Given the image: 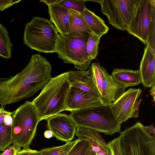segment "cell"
<instances>
[{
	"label": "cell",
	"instance_id": "cell-1",
	"mask_svg": "<svg viewBox=\"0 0 155 155\" xmlns=\"http://www.w3.org/2000/svg\"><path fill=\"white\" fill-rule=\"evenodd\" d=\"M50 63L39 54H34L26 67L13 76L0 78V105L27 98L42 89L50 81Z\"/></svg>",
	"mask_w": 155,
	"mask_h": 155
},
{
	"label": "cell",
	"instance_id": "cell-2",
	"mask_svg": "<svg viewBox=\"0 0 155 155\" xmlns=\"http://www.w3.org/2000/svg\"><path fill=\"white\" fill-rule=\"evenodd\" d=\"M68 75V71L52 78L31 102L40 121L66 110V99L71 86Z\"/></svg>",
	"mask_w": 155,
	"mask_h": 155
},
{
	"label": "cell",
	"instance_id": "cell-3",
	"mask_svg": "<svg viewBox=\"0 0 155 155\" xmlns=\"http://www.w3.org/2000/svg\"><path fill=\"white\" fill-rule=\"evenodd\" d=\"M90 34L83 31L59 35L56 46L58 57L64 63L73 64L74 68L86 71L92 60L89 59L86 44Z\"/></svg>",
	"mask_w": 155,
	"mask_h": 155
},
{
	"label": "cell",
	"instance_id": "cell-4",
	"mask_svg": "<svg viewBox=\"0 0 155 155\" xmlns=\"http://www.w3.org/2000/svg\"><path fill=\"white\" fill-rule=\"evenodd\" d=\"M71 112L69 115L77 126L89 128L106 135L121 132V124L108 104Z\"/></svg>",
	"mask_w": 155,
	"mask_h": 155
},
{
	"label": "cell",
	"instance_id": "cell-5",
	"mask_svg": "<svg viewBox=\"0 0 155 155\" xmlns=\"http://www.w3.org/2000/svg\"><path fill=\"white\" fill-rule=\"evenodd\" d=\"M50 21L35 17L25 26L24 44L37 51L45 53H56L59 35Z\"/></svg>",
	"mask_w": 155,
	"mask_h": 155
},
{
	"label": "cell",
	"instance_id": "cell-6",
	"mask_svg": "<svg viewBox=\"0 0 155 155\" xmlns=\"http://www.w3.org/2000/svg\"><path fill=\"white\" fill-rule=\"evenodd\" d=\"M12 143L23 148H29L40 121L31 102L27 101L12 112Z\"/></svg>",
	"mask_w": 155,
	"mask_h": 155
},
{
	"label": "cell",
	"instance_id": "cell-7",
	"mask_svg": "<svg viewBox=\"0 0 155 155\" xmlns=\"http://www.w3.org/2000/svg\"><path fill=\"white\" fill-rule=\"evenodd\" d=\"M118 137L122 155H155V138L139 122L121 132Z\"/></svg>",
	"mask_w": 155,
	"mask_h": 155
},
{
	"label": "cell",
	"instance_id": "cell-8",
	"mask_svg": "<svg viewBox=\"0 0 155 155\" xmlns=\"http://www.w3.org/2000/svg\"><path fill=\"white\" fill-rule=\"evenodd\" d=\"M127 31L145 45L155 42V0H140Z\"/></svg>",
	"mask_w": 155,
	"mask_h": 155
},
{
	"label": "cell",
	"instance_id": "cell-9",
	"mask_svg": "<svg viewBox=\"0 0 155 155\" xmlns=\"http://www.w3.org/2000/svg\"><path fill=\"white\" fill-rule=\"evenodd\" d=\"M140 0H101V11L109 23L121 31L126 30L132 19Z\"/></svg>",
	"mask_w": 155,
	"mask_h": 155
},
{
	"label": "cell",
	"instance_id": "cell-10",
	"mask_svg": "<svg viewBox=\"0 0 155 155\" xmlns=\"http://www.w3.org/2000/svg\"><path fill=\"white\" fill-rule=\"evenodd\" d=\"M89 69L93 74L104 105L115 101L125 92L127 87L115 81L98 63H92Z\"/></svg>",
	"mask_w": 155,
	"mask_h": 155
},
{
	"label": "cell",
	"instance_id": "cell-11",
	"mask_svg": "<svg viewBox=\"0 0 155 155\" xmlns=\"http://www.w3.org/2000/svg\"><path fill=\"white\" fill-rule=\"evenodd\" d=\"M141 93L140 88H130L115 101L108 104L120 124L129 118L138 117L141 101L138 99Z\"/></svg>",
	"mask_w": 155,
	"mask_h": 155
},
{
	"label": "cell",
	"instance_id": "cell-12",
	"mask_svg": "<svg viewBox=\"0 0 155 155\" xmlns=\"http://www.w3.org/2000/svg\"><path fill=\"white\" fill-rule=\"evenodd\" d=\"M46 120L48 130L57 139L66 142L73 139L77 126L69 115L59 113Z\"/></svg>",
	"mask_w": 155,
	"mask_h": 155
},
{
	"label": "cell",
	"instance_id": "cell-13",
	"mask_svg": "<svg viewBox=\"0 0 155 155\" xmlns=\"http://www.w3.org/2000/svg\"><path fill=\"white\" fill-rule=\"evenodd\" d=\"M100 99L78 88L71 86L65 102L66 110L70 111L102 106Z\"/></svg>",
	"mask_w": 155,
	"mask_h": 155
},
{
	"label": "cell",
	"instance_id": "cell-14",
	"mask_svg": "<svg viewBox=\"0 0 155 155\" xmlns=\"http://www.w3.org/2000/svg\"><path fill=\"white\" fill-rule=\"evenodd\" d=\"M75 135L87 141L92 150L97 155H112L110 150L98 131L83 127L77 126Z\"/></svg>",
	"mask_w": 155,
	"mask_h": 155
},
{
	"label": "cell",
	"instance_id": "cell-15",
	"mask_svg": "<svg viewBox=\"0 0 155 155\" xmlns=\"http://www.w3.org/2000/svg\"><path fill=\"white\" fill-rule=\"evenodd\" d=\"M68 72L69 80L71 86L78 88L101 98V94L89 69L87 71H70Z\"/></svg>",
	"mask_w": 155,
	"mask_h": 155
},
{
	"label": "cell",
	"instance_id": "cell-16",
	"mask_svg": "<svg viewBox=\"0 0 155 155\" xmlns=\"http://www.w3.org/2000/svg\"><path fill=\"white\" fill-rule=\"evenodd\" d=\"M139 69L144 87H150L155 84V51L148 44L144 48Z\"/></svg>",
	"mask_w": 155,
	"mask_h": 155
},
{
	"label": "cell",
	"instance_id": "cell-17",
	"mask_svg": "<svg viewBox=\"0 0 155 155\" xmlns=\"http://www.w3.org/2000/svg\"><path fill=\"white\" fill-rule=\"evenodd\" d=\"M50 21L54 24L58 32L60 35L68 33L69 27V9L58 3L48 5Z\"/></svg>",
	"mask_w": 155,
	"mask_h": 155
},
{
	"label": "cell",
	"instance_id": "cell-18",
	"mask_svg": "<svg viewBox=\"0 0 155 155\" xmlns=\"http://www.w3.org/2000/svg\"><path fill=\"white\" fill-rule=\"evenodd\" d=\"M111 76L115 81L127 87L138 85L142 81L139 69L116 68L113 70Z\"/></svg>",
	"mask_w": 155,
	"mask_h": 155
},
{
	"label": "cell",
	"instance_id": "cell-19",
	"mask_svg": "<svg viewBox=\"0 0 155 155\" xmlns=\"http://www.w3.org/2000/svg\"><path fill=\"white\" fill-rule=\"evenodd\" d=\"M91 32L100 37L106 33L109 28L104 21L85 7L81 13Z\"/></svg>",
	"mask_w": 155,
	"mask_h": 155
},
{
	"label": "cell",
	"instance_id": "cell-20",
	"mask_svg": "<svg viewBox=\"0 0 155 155\" xmlns=\"http://www.w3.org/2000/svg\"><path fill=\"white\" fill-rule=\"evenodd\" d=\"M68 11L69 27L67 34L79 31H86L90 34L92 33L81 13L69 9Z\"/></svg>",
	"mask_w": 155,
	"mask_h": 155
},
{
	"label": "cell",
	"instance_id": "cell-21",
	"mask_svg": "<svg viewBox=\"0 0 155 155\" xmlns=\"http://www.w3.org/2000/svg\"><path fill=\"white\" fill-rule=\"evenodd\" d=\"M12 48L7 29L0 23V56L10 58Z\"/></svg>",
	"mask_w": 155,
	"mask_h": 155
},
{
	"label": "cell",
	"instance_id": "cell-22",
	"mask_svg": "<svg viewBox=\"0 0 155 155\" xmlns=\"http://www.w3.org/2000/svg\"><path fill=\"white\" fill-rule=\"evenodd\" d=\"M70 141L61 146L42 149L39 151L41 155H66L78 140Z\"/></svg>",
	"mask_w": 155,
	"mask_h": 155
},
{
	"label": "cell",
	"instance_id": "cell-23",
	"mask_svg": "<svg viewBox=\"0 0 155 155\" xmlns=\"http://www.w3.org/2000/svg\"><path fill=\"white\" fill-rule=\"evenodd\" d=\"M12 143V126L0 124V151H4Z\"/></svg>",
	"mask_w": 155,
	"mask_h": 155
},
{
	"label": "cell",
	"instance_id": "cell-24",
	"mask_svg": "<svg viewBox=\"0 0 155 155\" xmlns=\"http://www.w3.org/2000/svg\"><path fill=\"white\" fill-rule=\"evenodd\" d=\"M101 37L92 33L88 38L86 48L88 58L91 60L95 59L98 55V46Z\"/></svg>",
	"mask_w": 155,
	"mask_h": 155
},
{
	"label": "cell",
	"instance_id": "cell-25",
	"mask_svg": "<svg viewBox=\"0 0 155 155\" xmlns=\"http://www.w3.org/2000/svg\"><path fill=\"white\" fill-rule=\"evenodd\" d=\"M78 139L77 142L66 155H85L90 147L89 143L85 140Z\"/></svg>",
	"mask_w": 155,
	"mask_h": 155
},
{
	"label": "cell",
	"instance_id": "cell-26",
	"mask_svg": "<svg viewBox=\"0 0 155 155\" xmlns=\"http://www.w3.org/2000/svg\"><path fill=\"white\" fill-rule=\"evenodd\" d=\"M83 0H60L58 3L65 8L74 10L80 13L82 12L86 7Z\"/></svg>",
	"mask_w": 155,
	"mask_h": 155
},
{
	"label": "cell",
	"instance_id": "cell-27",
	"mask_svg": "<svg viewBox=\"0 0 155 155\" xmlns=\"http://www.w3.org/2000/svg\"><path fill=\"white\" fill-rule=\"evenodd\" d=\"M107 144L110 150L112 155H122L119 147L118 137Z\"/></svg>",
	"mask_w": 155,
	"mask_h": 155
},
{
	"label": "cell",
	"instance_id": "cell-28",
	"mask_svg": "<svg viewBox=\"0 0 155 155\" xmlns=\"http://www.w3.org/2000/svg\"><path fill=\"white\" fill-rule=\"evenodd\" d=\"M20 147L18 145L13 143L9 146L2 153V155H16L18 152L21 150Z\"/></svg>",
	"mask_w": 155,
	"mask_h": 155
},
{
	"label": "cell",
	"instance_id": "cell-29",
	"mask_svg": "<svg viewBox=\"0 0 155 155\" xmlns=\"http://www.w3.org/2000/svg\"><path fill=\"white\" fill-rule=\"evenodd\" d=\"M21 0H0V11L8 8L14 4L19 2Z\"/></svg>",
	"mask_w": 155,
	"mask_h": 155
},
{
	"label": "cell",
	"instance_id": "cell-30",
	"mask_svg": "<svg viewBox=\"0 0 155 155\" xmlns=\"http://www.w3.org/2000/svg\"><path fill=\"white\" fill-rule=\"evenodd\" d=\"M16 155H41L39 151L33 150L29 147L23 148L17 153Z\"/></svg>",
	"mask_w": 155,
	"mask_h": 155
},
{
	"label": "cell",
	"instance_id": "cell-31",
	"mask_svg": "<svg viewBox=\"0 0 155 155\" xmlns=\"http://www.w3.org/2000/svg\"><path fill=\"white\" fill-rule=\"evenodd\" d=\"M12 112H8L5 115L3 123L6 126H12Z\"/></svg>",
	"mask_w": 155,
	"mask_h": 155
},
{
	"label": "cell",
	"instance_id": "cell-32",
	"mask_svg": "<svg viewBox=\"0 0 155 155\" xmlns=\"http://www.w3.org/2000/svg\"><path fill=\"white\" fill-rule=\"evenodd\" d=\"M146 131L152 137L155 138V129L153 124L144 126Z\"/></svg>",
	"mask_w": 155,
	"mask_h": 155
},
{
	"label": "cell",
	"instance_id": "cell-33",
	"mask_svg": "<svg viewBox=\"0 0 155 155\" xmlns=\"http://www.w3.org/2000/svg\"><path fill=\"white\" fill-rule=\"evenodd\" d=\"M8 112L5 110L4 107L2 106L0 108V124L3 122L5 115Z\"/></svg>",
	"mask_w": 155,
	"mask_h": 155
},
{
	"label": "cell",
	"instance_id": "cell-34",
	"mask_svg": "<svg viewBox=\"0 0 155 155\" xmlns=\"http://www.w3.org/2000/svg\"><path fill=\"white\" fill-rule=\"evenodd\" d=\"M60 0H41L40 1V2H43L46 3L48 6V5L55 3H58Z\"/></svg>",
	"mask_w": 155,
	"mask_h": 155
},
{
	"label": "cell",
	"instance_id": "cell-35",
	"mask_svg": "<svg viewBox=\"0 0 155 155\" xmlns=\"http://www.w3.org/2000/svg\"><path fill=\"white\" fill-rule=\"evenodd\" d=\"M44 135L45 137L47 138H50L53 136L52 132L49 130H47L45 132Z\"/></svg>",
	"mask_w": 155,
	"mask_h": 155
},
{
	"label": "cell",
	"instance_id": "cell-36",
	"mask_svg": "<svg viewBox=\"0 0 155 155\" xmlns=\"http://www.w3.org/2000/svg\"><path fill=\"white\" fill-rule=\"evenodd\" d=\"M151 87V88L150 91V94L153 97V101H155V84H154L153 85H152Z\"/></svg>",
	"mask_w": 155,
	"mask_h": 155
},
{
	"label": "cell",
	"instance_id": "cell-37",
	"mask_svg": "<svg viewBox=\"0 0 155 155\" xmlns=\"http://www.w3.org/2000/svg\"><path fill=\"white\" fill-rule=\"evenodd\" d=\"M85 155H96V153L93 151L90 147L87 151Z\"/></svg>",
	"mask_w": 155,
	"mask_h": 155
},
{
	"label": "cell",
	"instance_id": "cell-38",
	"mask_svg": "<svg viewBox=\"0 0 155 155\" xmlns=\"http://www.w3.org/2000/svg\"><path fill=\"white\" fill-rule=\"evenodd\" d=\"M2 153H0V155H2Z\"/></svg>",
	"mask_w": 155,
	"mask_h": 155
},
{
	"label": "cell",
	"instance_id": "cell-39",
	"mask_svg": "<svg viewBox=\"0 0 155 155\" xmlns=\"http://www.w3.org/2000/svg\"><path fill=\"white\" fill-rule=\"evenodd\" d=\"M96 155H97V154L96 153Z\"/></svg>",
	"mask_w": 155,
	"mask_h": 155
}]
</instances>
